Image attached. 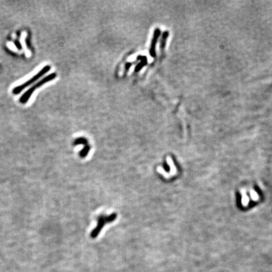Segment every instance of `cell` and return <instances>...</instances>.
Returning <instances> with one entry per match:
<instances>
[{"instance_id":"8992f818","label":"cell","mask_w":272,"mask_h":272,"mask_svg":"<svg viewBox=\"0 0 272 272\" xmlns=\"http://www.w3.org/2000/svg\"><path fill=\"white\" fill-rule=\"evenodd\" d=\"M90 149V147L89 146H86L84 147V149H83L81 151V153H80V156H81V158H85V156L87 155V154L88 153Z\"/></svg>"},{"instance_id":"6da1fadb","label":"cell","mask_w":272,"mask_h":272,"mask_svg":"<svg viewBox=\"0 0 272 272\" xmlns=\"http://www.w3.org/2000/svg\"><path fill=\"white\" fill-rule=\"evenodd\" d=\"M57 76L56 73H51L50 75H49L48 76H45L44 78L43 79L39 81L38 83H37L34 86H32L30 88H29L28 90H27L26 92L23 94V95L20 98V102L21 103H26L29 98L31 97L32 95L34 93V92L35 91L36 89L39 88L42 86L43 85L53 80L54 78H56Z\"/></svg>"},{"instance_id":"7a4b0ae2","label":"cell","mask_w":272,"mask_h":272,"mask_svg":"<svg viewBox=\"0 0 272 272\" xmlns=\"http://www.w3.org/2000/svg\"><path fill=\"white\" fill-rule=\"evenodd\" d=\"M50 68L51 67H50V66L49 65L44 66L42 70H41L37 74H36L35 75H34L33 77H32L31 79L27 80L26 82L24 83V84L20 85L19 86L15 87V88H13V93L14 95H18L19 93H20L23 90L29 86L32 83H34V82L37 81L39 78H40L42 76H44L45 74L48 72L50 71Z\"/></svg>"},{"instance_id":"52a82bcc","label":"cell","mask_w":272,"mask_h":272,"mask_svg":"<svg viewBox=\"0 0 272 272\" xmlns=\"http://www.w3.org/2000/svg\"><path fill=\"white\" fill-rule=\"evenodd\" d=\"M87 142L86 140H85L83 138H79L77 140L75 141V145H78V144H86Z\"/></svg>"},{"instance_id":"5b68a950","label":"cell","mask_w":272,"mask_h":272,"mask_svg":"<svg viewBox=\"0 0 272 272\" xmlns=\"http://www.w3.org/2000/svg\"><path fill=\"white\" fill-rule=\"evenodd\" d=\"M168 36V33L167 32H166L164 33L163 36V39L162 40H161V47L163 50L164 49L165 45H166V42H167V39Z\"/></svg>"},{"instance_id":"3957f363","label":"cell","mask_w":272,"mask_h":272,"mask_svg":"<svg viewBox=\"0 0 272 272\" xmlns=\"http://www.w3.org/2000/svg\"><path fill=\"white\" fill-rule=\"evenodd\" d=\"M116 215L115 214H112V215H110L109 217H104V216H101L99 218V221H98V224L97 225V228H95V230H93V231L91 233V237L92 238H95L98 233H100V230L101 229L103 228V225L108 222H112L115 218H116Z\"/></svg>"},{"instance_id":"ba28073f","label":"cell","mask_w":272,"mask_h":272,"mask_svg":"<svg viewBox=\"0 0 272 272\" xmlns=\"http://www.w3.org/2000/svg\"><path fill=\"white\" fill-rule=\"evenodd\" d=\"M15 45H16V47L18 49H22V46L20 44V42H19V41H18V40H15V42H14Z\"/></svg>"},{"instance_id":"277c9868","label":"cell","mask_w":272,"mask_h":272,"mask_svg":"<svg viewBox=\"0 0 272 272\" xmlns=\"http://www.w3.org/2000/svg\"><path fill=\"white\" fill-rule=\"evenodd\" d=\"M159 29L156 30L155 33H154V39H153V43H152V45H151V52H150L151 55L153 57H154L155 56V51H154L155 45H156V41H157L158 36H159Z\"/></svg>"}]
</instances>
